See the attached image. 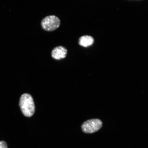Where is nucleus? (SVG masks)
I'll use <instances>...</instances> for the list:
<instances>
[{
  "instance_id": "obj_1",
  "label": "nucleus",
  "mask_w": 148,
  "mask_h": 148,
  "mask_svg": "<svg viewBox=\"0 0 148 148\" xmlns=\"http://www.w3.org/2000/svg\"><path fill=\"white\" fill-rule=\"evenodd\" d=\"M19 106L22 113L26 117H30L34 114V103L30 94L25 93L21 95L20 99Z\"/></svg>"
},
{
  "instance_id": "obj_2",
  "label": "nucleus",
  "mask_w": 148,
  "mask_h": 148,
  "mask_svg": "<svg viewBox=\"0 0 148 148\" xmlns=\"http://www.w3.org/2000/svg\"><path fill=\"white\" fill-rule=\"evenodd\" d=\"M60 18L54 15L46 16L42 20L41 23L42 29L48 32L56 30L60 27Z\"/></svg>"
},
{
  "instance_id": "obj_3",
  "label": "nucleus",
  "mask_w": 148,
  "mask_h": 148,
  "mask_svg": "<svg viewBox=\"0 0 148 148\" xmlns=\"http://www.w3.org/2000/svg\"><path fill=\"white\" fill-rule=\"evenodd\" d=\"M102 125V122L100 120L92 119L84 122L81 126V129L85 134H91L99 130Z\"/></svg>"
},
{
  "instance_id": "obj_4",
  "label": "nucleus",
  "mask_w": 148,
  "mask_h": 148,
  "mask_svg": "<svg viewBox=\"0 0 148 148\" xmlns=\"http://www.w3.org/2000/svg\"><path fill=\"white\" fill-rule=\"evenodd\" d=\"M67 50L64 46H57L53 49L51 51L52 57L54 60H60L66 57Z\"/></svg>"
},
{
  "instance_id": "obj_5",
  "label": "nucleus",
  "mask_w": 148,
  "mask_h": 148,
  "mask_svg": "<svg viewBox=\"0 0 148 148\" xmlns=\"http://www.w3.org/2000/svg\"><path fill=\"white\" fill-rule=\"evenodd\" d=\"M94 39L92 37L89 36H84L80 37L79 40V45L83 47H87L92 45Z\"/></svg>"
},
{
  "instance_id": "obj_6",
  "label": "nucleus",
  "mask_w": 148,
  "mask_h": 148,
  "mask_svg": "<svg viewBox=\"0 0 148 148\" xmlns=\"http://www.w3.org/2000/svg\"><path fill=\"white\" fill-rule=\"evenodd\" d=\"M0 148H8L6 142L4 141H0Z\"/></svg>"
}]
</instances>
